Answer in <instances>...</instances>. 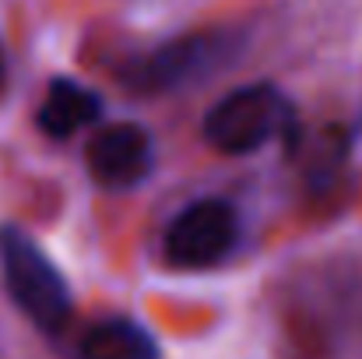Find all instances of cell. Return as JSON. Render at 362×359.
I'll use <instances>...</instances> for the list:
<instances>
[{
	"label": "cell",
	"instance_id": "cell-1",
	"mask_svg": "<svg viewBox=\"0 0 362 359\" xmlns=\"http://www.w3.org/2000/svg\"><path fill=\"white\" fill-rule=\"evenodd\" d=\"M0 268L11 300L42 331H60L71 314V292L57 264L21 229H0Z\"/></svg>",
	"mask_w": 362,
	"mask_h": 359
},
{
	"label": "cell",
	"instance_id": "cell-2",
	"mask_svg": "<svg viewBox=\"0 0 362 359\" xmlns=\"http://www.w3.org/2000/svg\"><path fill=\"white\" fill-rule=\"evenodd\" d=\"M292 127V106L274 85H246L218 99L204 117V137L218 152H257Z\"/></svg>",
	"mask_w": 362,
	"mask_h": 359
},
{
	"label": "cell",
	"instance_id": "cell-3",
	"mask_svg": "<svg viewBox=\"0 0 362 359\" xmlns=\"http://www.w3.org/2000/svg\"><path fill=\"white\" fill-rule=\"evenodd\" d=\"M240 237V219L226 201H197L183 208L169 233H165V257L180 268H211L229 257Z\"/></svg>",
	"mask_w": 362,
	"mask_h": 359
},
{
	"label": "cell",
	"instance_id": "cell-4",
	"mask_svg": "<svg viewBox=\"0 0 362 359\" xmlns=\"http://www.w3.org/2000/svg\"><path fill=\"white\" fill-rule=\"evenodd\" d=\"M233 50H236V35H229V32H197V35L173 39V42L158 46L155 53H148L134 67L130 85H137V89L183 85V81H190L197 74L215 71Z\"/></svg>",
	"mask_w": 362,
	"mask_h": 359
},
{
	"label": "cell",
	"instance_id": "cell-5",
	"mask_svg": "<svg viewBox=\"0 0 362 359\" xmlns=\"http://www.w3.org/2000/svg\"><path fill=\"white\" fill-rule=\"evenodd\" d=\"M85 159H88V173L95 176V183H103L110 190H127L151 173L155 148H151V137L144 127L110 123L88 141Z\"/></svg>",
	"mask_w": 362,
	"mask_h": 359
},
{
	"label": "cell",
	"instance_id": "cell-6",
	"mask_svg": "<svg viewBox=\"0 0 362 359\" xmlns=\"http://www.w3.org/2000/svg\"><path fill=\"white\" fill-rule=\"evenodd\" d=\"M99 113H103V99L92 89H85L71 78H57V81H49L35 120H39L42 134L60 141V137H71L74 130L88 127L92 120H99Z\"/></svg>",
	"mask_w": 362,
	"mask_h": 359
},
{
	"label": "cell",
	"instance_id": "cell-7",
	"mask_svg": "<svg viewBox=\"0 0 362 359\" xmlns=\"http://www.w3.org/2000/svg\"><path fill=\"white\" fill-rule=\"evenodd\" d=\"M81 356L85 359H158L155 338L134 324V321H103L95 324L85 342H81Z\"/></svg>",
	"mask_w": 362,
	"mask_h": 359
},
{
	"label": "cell",
	"instance_id": "cell-8",
	"mask_svg": "<svg viewBox=\"0 0 362 359\" xmlns=\"http://www.w3.org/2000/svg\"><path fill=\"white\" fill-rule=\"evenodd\" d=\"M4 78H7V64H4V50H0V89H4Z\"/></svg>",
	"mask_w": 362,
	"mask_h": 359
}]
</instances>
